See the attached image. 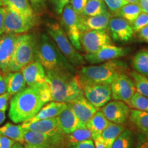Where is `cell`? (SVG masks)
<instances>
[{
	"label": "cell",
	"mask_w": 148,
	"mask_h": 148,
	"mask_svg": "<svg viewBox=\"0 0 148 148\" xmlns=\"http://www.w3.org/2000/svg\"><path fill=\"white\" fill-rule=\"evenodd\" d=\"M11 148H24V147L22 145L21 143H18V142H15Z\"/></svg>",
	"instance_id": "50"
},
{
	"label": "cell",
	"mask_w": 148,
	"mask_h": 148,
	"mask_svg": "<svg viewBox=\"0 0 148 148\" xmlns=\"http://www.w3.org/2000/svg\"><path fill=\"white\" fill-rule=\"evenodd\" d=\"M34 12L40 14L45 10L46 8V0H29Z\"/></svg>",
	"instance_id": "38"
},
{
	"label": "cell",
	"mask_w": 148,
	"mask_h": 148,
	"mask_svg": "<svg viewBox=\"0 0 148 148\" xmlns=\"http://www.w3.org/2000/svg\"><path fill=\"white\" fill-rule=\"evenodd\" d=\"M53 9L58 14L62 13L66 5L69 3L70 0H50Z\"/></svg>",
	"instance_id": "40"
},
{
	"label": "cell",
	"mask_w": 148,
	"mask_h": 148,
	"mask_svg": "<svg viewBox=\"0 0 148 148\" xmlns=\"http://www.w3.org/2000/svg\"><path fill=\"white\" fill-rule=\"evenodd\" d=\"M112 39L117 42H128L134 39V30L130 23L118 16L110 18L108 27Z\"/></svg>",
	"instance_id": "16"
},
{
	"label": "cell",
	"mask_w": 148,
	"mask_h": 148,
	"mask_svg": "<svg viewBox=\"0 0 148 148\" xmlns=\"http://www.w3.org/2000/svg\"><path fill=\"white\" fill-rule=\"evenodd\" d=\"M36 60L42 64L45 71L62 70L76 73L75 67L61 53L54 41L45 34H41L37 40Z\"/></svg>",
	"instance_id": "4"
},
{
	"label": "cell",
	"mask_w": 148,
	"mask_h": 148,
	"mask_svg": "<svg viewBox=\"0 0 148 148\" xmlns=\"http://www.w3.org/2000/svg\"><path fill=\"white\" fill-rule=\"evenodd\" d=\"M5 112H0V125L5 121Z\"/></svg>",
	"instance_id": "49"
},
{
	"label": "cell",
	"mask_w": 148,
	"mask_h": 148,
	"mask_svg": "<svg viewBox=\"0 0 148 148\" xmlns=\"http://www.w3.org/2000/svg\"><path fill=\"white\" fill-rule=\"evenodd\" d=\"M112 14L109 11L93 16H86L79 14V25L80 32L89 30H101L108 27Z\"/></svg>",
	"instance_id": "18"
},
{
	"label": "cell",
	"mask_w": 148,
	"mask_h": 148,
	"mask_svg": "<svg viewBox=\"0 0 148 148\" xmlns=\"http://www.w3.org/2000/svg\"><path fill=\"white\" fill-rule=\"evenodd\" d=\"M66 107H67V103H66L51 101L44 105L42 108L38 111V113L34 116H33L32 119L23 122V123H30L39 121V120L56 117L65 110Z\"/></svg>",
	"instance_id": "21"
},
{
	"label": "cell",
	"mask_w": 148,
	"mask_h": 148,
	"mask_svg": "<svg viewBox=\"0 0 148 148\" xmlns=\"http://www.w3.org/2000/svg\"><path fill=\"white\" fill-rule=\"evenodd\" d=\"M134 71L148 77V49H141L136 53L132 58Z\"/></svg>",
	"instance_id": "28"
},
{
	"label": "cell",
	"mask_w": 148,
	"mask_h": 148,
	"mask_svg": "<svg viewBox=\"0 0 148 148\" xmlns=\"http://www.w3.org/2000/svg\"><path fill=\"white\" fill-rule=\"evenodd\" d=\"M51 101L50 88L47 81L27 86L11 98L9 118L14 123H23L32 119L44 105Z\"/></svg>",
	"instance_id": "1"
},
{
	"label": "cell",
	"mask_w": 148,
	"mask_h": 148,
	"mask_svg": "<svg viewBox=\"0 0 148 148\" xmlns=\"http://www.w3.org/2000/svg\"><path fill=\"white\" fill-rule=\"evenodd\" d=\"M125 127L123 125L116 124V123H110L108 126L103 130L101 136H102L103 140L106 145V148L112 147L114 141L117 138V136L124 130Z\"/></svg>",
	"instance_id": "31"
},
{
	"label": "cell",
	"mask_w": 148,
	"mask_h": 148,
	"mask_svg": "<svg viewBox=\"0 0 148 148\" xmlns=\"http://www.w3.org/2000/svg\"><path fill=\"white\" fill-rule=\"evenodd\" d=\"M21 126L24 130L34 131L51 136L63 134L59 123L58 116L39 120L30 123H22Z\"/></svg>",
	"instance_id": "17"
},
{
	"label": "cell",
	"mask_w": 148,
	"mask_h": 148,
	"mask_svg": "<svg viewBox=\"0 0 148 148\" xmlns=\"http://www.w3.org/2000/svg\"><path fill=\"white\" fill-rule=\"evenodd\" d=\"M58 119L61 130L64 134H70L75 130L86 127L77 119L69 103L65 110L58 116Z\"/></svg>",
	"instance_id": "22"
},
{
	"label": "cell",
	"mask_w": 148,
	"mask_h": 148,
	"mask_svg": "<svg viewBox=\"0 0 148 148\" xmlns=\"http://www.w3.org/2000/svg\"><path fill=\"white\" fill-rule=\"evenodd\" d=\"M130 77L134 81L136 91L148 98V77L134 71L130 72Z\"/></svg>",
	"instance_id": "33"
},
{
	"label": "cell",
	"mask_w": 148,
	"mask_h": 148,
	"mask_svg": "<svg viewBox=\"0 0 148 148\" xmlns=\"http://www.w3.org/2000/svg\"><path fill=\"white\" fill-rule=\"evenodd\" d=\"M18 35L5 33L0 37V70L3 73L16 71L13 58Z\"/></svg>",
	"instance_id": "8"
},
{
	"label": "cell",
	"mask_w": 148,
	"mask_h": 148,
	"mask_svg": "<svg viewBox=\"0 0 148 148\" xmlns=\"http://www.w3.org/2000/svg\"><path fill=\"white\" fill-rule=\"evenodd\" d=\"M3 6V1L2 0H0V7Z\"/></svg>",
	"instance_id": "54"
},
{
	"label": "cell",
	"mask_w": 148,
	"mask_h": 148,
	"mask_svg": "<svg viewBox=\"0 0 148 148\" xmlns=\"http://www.w3.org/2000/svg\"><path fill=\"white\" fill-rule=\"evenodd\" d=\"M61 14V27L73 47L77 50L82 51L79 41L81 32L79 25V14L72 9L69 3L65 5Z\"/></svg>",
	"instance_id": "7"
},
{
	"label": "cell",
	"mask_w": 148,
	"mask_h": 148,
	"mask_svg": "<svg viewBox=\"0 0 148 148\" xmlns=\"http://www.w3.org/2000/svg\"><path fill=\"white\" fill-rule=\"evenodd\" d=\"M12 96L8 92L0 95V112H5L8 108V101L12 98Z\"/></svg>",
	"instance_id": "41"
},
{
	"label": "cell",
	"mask_w": 148,
	"mask_h": 148,
	"mask_svg": "<svg viewBox=\"0 0 148 148\" xmlns=\"http://www.w3.org/2000/svg\"><path fill=\"white\" fill-rule=\"evenodd\" d=\"M138 5L142 12L148 14V0H138Z\"/></svg>",
	"instance_id": "47"
},
{
	"label": "cell",
	"mask_w": 148,
	"mask_h": 148,
	"mask_svg": "<svg viewBox=\"0 0 148 148\" xmlns=\"http://www.w3.org/2000/svg\"><path fill=\"white\" fill-rule=\"evenodd\" d=\"M127 69V64L123 61L108 60L98 65L82 66L76 77L82 88L86 84H110L116 75L126 73Z\"/></svg>",
	"instance_id": "3"
},
{
	"label": "cell",
	"mask_w": 148,
	"mask_h": 148,
	"mask_svg": "<svg viewBox=\"0 0 148 148\" xmlns=\"http://www.w3.org/2000/svg\"><path fill=\"white\" fill-rule=\"evenodd\" d=\"M4 76L6 92L14 96L26 87V83L21 71L3 73Z\"/></svg>",
	"instance_id": "23"
},
{
	"label": "cell",
	"mask_w": 148,
	"mask_h": 148,
	"mask_svg": "<svg viewBox=\"0 0 148 148\" xmlns=\"http://www.w3.org/2000/svg\"><path fill=\"white\" fill-rule=\"evenodd\" d=\"M82 50L86 54H91L99 50L103 46L112 44L110 34L106 29L89 30L81 32L80 38Z\"/></svg>",
	"instance_id": "9"
},
{
	"label": "cell",
	"mask_w": 148,
	"mask_h": 148,
	"mask_svg": "<svg viewBox=\"0 0 148 148\" xmlns=\"http://www.w3.org/2000/svg\"><path fill=\"white\" fill-rule=\"evenodd\" d=\"M132 134L130 130L124 129V130L116 138L111 148H132Z\"/></svg>",
	"instance_id": "34"
},
{
	"label": "cell",
	"mask_w": 148,
	"mask_h": 148,
	"mask_svg": "<svg viewBox=\"0 0 148 148\" xmlns=\"http://www.w3.org/2000/svg\"><path fill=\"white\" fill-rule=\"evenodd\" d=\"M110 123L103 112L101 110H97L86 124V127L91 132L92 139L93 140L98 136H100L103 130Z\"/></svg>",
	"instance_id": "25"
},
{
	"label": "cell",
	"mask_w": 148,
	"mask_h": 148,
	"mask_svg": "<svg viewBox=\"0 0 148 148\" xmlns=\"http://www.w3.org/2000/svg\"><path fill=\"white\" fill-rule=\"evenodd\" d=\"M47 29L51 39L54 41L61 53L72 66L77 67L85 64L86 60L84 56L73 47L60 24L58 23H48Z\"/></svg>",
	"instance_id": "5"
},
{
	"label": "cell",
	"mask_w": 148,
	"mask_h": 148,
	"mask_svg": "<svg viewBox=\"0 0 148 148\" xmlns=\"http://www.w3.org/2000/svg\"><path fill=\"white\" fill-rule=\"evenodd\" d=\"M6 92V86L3 74H0V95Z\"/></svg>",
	"instance_id": "48"
},
{
	"label": "cell",
	"mask_w": 148,
	"mask_h": 148,
	"mask_svg": "<svg viewBox=\"0 0 148 148\" xmlns=\"http://www.w3.org/2000/svg\"><path fill=\"white\" fill-rule=\"evenodd\" d=\"M101 111L111 123L123 125L129 117L130 108L123 101L114 100L108 101L101 107Z\"/></svg>",
	"instance_id": "15"
},
{
	"label": "cell",
	"mask_w": 148,
	"mask_h": 148,
	"mask_svg": "<svg viewBox=\"0 0 148 148\" xmlns=\"http://www.w3.org/2000/svg\"><path fill=\"white\" fill-rule=\"evenodd\" d=\"M45 72L51 101L70 103L84 96L75 74L62 70Z\"/></svg>",
	"instance_id": "2"
},
{
	"label": "cell",
	"mask_w": 148,
	"mask_h": 148,
	"mask_svg": "<svg viewBox=\"0 0 148 148\" xmlns=\"http://www.w3.org/2000/svg\"><path fill=\"white\" fill-rule=\"evenodd\" d=\"M134 32H138L148 25V14L141 12L135 20L130 24Z\"/></svg>",
	"instance_id": "36"
},
{
	"label": "cell",
	"mask_w": 148,
	"mask_h": 148,
	"mask_svg": "<svg viewBox=\"0 0 148 148\" xmlns=\"http://www.w3.org/2000/svg\"><path fill=\"white\" fill-rule=\"evenodd\" d=\"M37 39L33 34H22L18 36L14 53V65L16 71L36 60Z\"/></svg>",
	"instance_id": "6"
},
{
	"label": "cell",
	"mask_w": 148,
	"mask_h": 148,
	"mask_svg": "<svg viewBox=\"0 0 148 148\" xmlns=\"http://www.w3.org/2000/svg\"><path fill=\"white\" fill-rule=\"evenodd\" d=\"M129 118L142 132L148 135V112L133 109L130 110Z\"/></svg>",
	"instance_id": "32"
},
{
	"label": "cell",
	"mask_w": 148,
	"mask_h": 148,
	"mask_svg": "<svg viewBox=\"0 0 148 148\" xmlns=\"http://www.w3.org/2000/svg\"><path fill=\"white\" fill-rule=\"evenodd\" d=\"M6 8L5 7H0V37L5 34L4 21Z\"/></svg>",
	"instance_id": "42"
},
{
	"label": "cell",
	"mask_w": 148,
	"mask_h": 148,
	"mask_svg": "<svg viewBox=\"0 0 148 148\" xmlns=\"http://www.w3.org/2000/svg\"><path fill=\"white\" fill-rule=\"evenodd\" d=\"M69 104L77 119L85 125L92 115L99 110V108L92 105L84 96L79 97Z\"/></svg>",
	"instance_id": "20"
},
{
	"label": "cell",
	"mask_w": 148,
	"mask_h": 148,
	"mask_svg": "<svg viewBox=\"0 0 148 148\" xmlns=\"http://www.w3.org/2000/svg\"><path fill=\"white\" fill-rule=\"evenodd\" d=\"M0 71H1V70H0Z\"/></svg>",
	"instance_id": "55"
},
{
	"label": "cell",
	"mask_w": 148,
	"mask_h": 148,
	"mask_svg": "<svg viewBox=\"0 0 148 148\" xmlns=\"http://www.w3.org/2000/svg\"><path fill=\"white\" fill-rule=\"evenodd\" d=\"M69 148H95V145H94L93 140L92 138L90 139H88L84 141L80 142V143L76 144L75 145L72 146V147Z\"/></svg>",
	"instance_id": "43"
},
{
	"label": "cell",
	"mask_w": 148,
	"mask_h": 148,
	"mask_svg": "<svg viewBox=\"0 0 148 148\" xmlns=\"http://www.w3.org/2000/svg\"><path fill=\"white\" fill-rule=\"evenodd\" d=\"M137 33L138 34V38L142 41H144L148 43V25L138 31Z\"/></svg>",
	"instance_id": "45"
},
{
	"label": "cell",
	"mask_w": 148,
	"mask_h": 148,
	"mask_svg": "<svg viewBox=\"0 0 148 148\" xmlns=\"http://www.w3.org/2000/svg\"><path fill=\"white\" fill-rule=\"evenodd\" d=\"M23 132L21 125L12 124L10 122L0 127V136H4L21 144L24 143Z\"/></svg>",
	"instance_id": "26"
},
{
	"label": "cell",
	"mask_w": 148,
	"mask_h": 148,
	"mask_svg": "<svg viewBox=\"0 0 148 148\" xmlns=\"http://www.w3.org/2000/svg\"><path fill=\"white\" fill-rule=\"evenodd\" d=\"M23 140L24 143L30 144L40 148H66L64 134L51 136L24 130Z\"/></svg>",
	"instance_id": "10"
},
{
	"label": "cell",
	"mask_w": 148,
	"mask_h": 148,
	"mask_svg": "<svg viewBox=\"0 0 148 148\" xmlns=\"http://www.w3.org/2000/svg\"><path fill=\"white\" fill-rule=\"evenodd\" d=\"M138 0H125L127 3H137L138 4Z\"/></svg>",
	"instance_id": "53"
},
{
	"label": "cell",
	"mask_w": 148,
	"mask_h": 148,
	"mask_svg": "<svg viewBox=\"0 0 148 148\" xmlns=\"http://www.w3.org/2000/svg\"><path fill=\"white\" fill-rule=\"evenodd\" d=\"M24 144V148H40L38 147H36V146L30 145V144L28 143H23Z\"/></svg>",
	"instance_id": "51"
},
{
	"label": "cell",
	"mask_w": 148,
	"mask_h": 148,
	"mask_svg": "<svg viewBox=\"0 0 148 148\" xmlns=\"http://www.w3.org/2000/svg\"><path fill=\"white\" fill-rule=\"evenodd\" d=\"M107 9L112 14H116L123 5L127 3L125 0H103Z\"/></svg>",
	"instance_id": "37"
},
{
	"label": "cell",
	"mask_w": 148,
	"mask_h": 148,
	"mask_svg": "<svg viewBox=\"0 0 148 148\" xmlns=\"http://www.w3.org/2000/svg\"><path fill=\"white\" fill-rule=\"evenodd\" d=\"M27 86L42 84L46 81V72L38 61L34 60L20 70Z\"/></svg>",
	"instance_id": "19"
},
{
	"label": "cell",
	"mask_w": 148,
	"mask_h": 148,
	"mask_svg": "<svg viewBox=\"0 0 148 148\" xmlns=\"http://www.w3.org/2000/svg\"><path fill=\"white\" fill-rule=\"evenodd\" d=\"M112 97L114 100L122 101L127 104L136 92V87L132 77L122 73L114 77L110 84Z\"/></svg>",
	"instance_id": "11"
},
{
	"label": "cell",
	"mask_w": 148,
	"mask_h": 148,
	"mask_svg": "<svg viewBox=\"0 0 148 148\" xmlns=\"http://www.w3.org/2000/svg\"><path fill=\"white\" fill-rule=\"evenodd\" d=\"M5 11L4 27L6 34H22L28 32L36 25V18L27 17L9 10Z\"/></svg>",
	"instance_id": "12"
},
{
	"label": "cell",
	"mask_w": 148,
	"mask_h": 148,
	"mask_svg": "<svg viewBox=\"0 0 148 148\" xmlns=\"http://www.w3.org/2000/svg\"><path fill=\"white\" fill-rule=\"evenodd\" d=\"M87 0H70L69 4L77 14H80Z\"/></svg>",
	"instance_id": "39"
},
{
	"label": "cell",
	"mask_w": 148,
	"mask_h": 148,
	"mask_svg": "<svg viewBox=\"0 0 148 148\" xmlns=\"http://www.w3.org/2000/svg\"><path fill=\"white\" fill-rule=\"evenodd\" d=\"M141 12V9L137 3H126L114 16L123 18L131 24Z\"/></svg>",
	"instance_id": "30"
},
{
	"label": "cell",
	"mask_w": 148,
	"mask_h": 148,
	"mask_svg": "<svg viewBox=\"0 0 148 148\" xmlns=\"http://www.w3.org/2000/svg\"><path fill=\"white\" fill-rule=\"evenodd\" d=\"M93 143L95 148H106L105 140H103L101 136H98V137L95 138V139H93Z\"/></svg>",
	"instance_id": "46"
},
{
	"label": "cell",
	"mask_w": 148,
	"mask_h": 148,
	"mask_svg": "<svg viewBox=\"0 0 148 148\" xmlns=\"http://www.w3.org/2000/svg\"><path fill=\"white\" fill-rule=\"evenodd\" d=\"M3 6L27 17L36 18L29 0H2Z\"/></svg>",
	"instance_id": "24"
},
{
	"label": "cell",
	"mask_w": 148,
	"mask_h": 148,
	"mask_svg": "<svg viewBox=\"0 0 148 148\" xmlns=\"http://www.w3.org/2000/svg\"><path fill=\"white\" fill-rule=\"evenodd\" d=\"M130 48L119 47L108 44L101 47L97 52L91 54H84L85 60L90 64H101L108 60H116L127 55Z\"/></svg>",
	"instance_id": "14"
},
{
	"label": "cell",
	"mask_w": 148,
	"mask_h": 148,
	"mask_svg": "<svg viewBox=\"0 0 148 148\" xmlns=\"http://www.w3.org/2000/svg\"><path fill=\"white\" fill-rule=\"evenodd\" d=\"M66 148H69L84 140L92 138L91 132L87 127H81L68 134H64Z\"/></svg>",
	"instance_id": "27"
},
{
	"label": "cell",
	"mask_w": 148,
	"mask_h": 148,
	"mask_svg": "<svg viewBox=\"0 0 148 148\" xmlns=\"http://www.w3.org/2000/svg\"><path fill=\"white\" fill-rule=\"evenodd\" d=\"M108 9L103 0H87L80 15L93 16L100 15L107 12Z\"/></svg>",
	"instance_id": "29"
},
{
	"label": "cell",
	"mask_w": 148,
	"mask_h": 148,
	"mask_svg": "<svg viewBox=\"0 0 148 148\" xmlns=\"http://www.w3.org/2000/svg\"><path fill=\"white\" fill-rule=\"evenodd\" d=\"M82 90L84 97L97 108L106 104L112 97L110 84H86L83 86Z\"/></svg>",
	"instance_id": "13"
},
{
	"label": "cell",
	"mask_w": 148,
	"mask_h": 148,
	"mask_svg": "<svg viewBox=\"0 0 148 148\" xmlns=\"http://www.w3.org/2000/svg\"><path fill=\"white\" fill-rule=\"evenodd\" d=\"M130 108L148 112V98L136 91L127 103Z\"/></svg>",
	"instance_id": "35"
},
{
	"label": "cell",
	"mask_w": 148,
	"mask_h": 148,
	"mask_svg": "<svg viewBox=\"0 0 148 148\" xmlns=\"http://www.w3.org/2000/svg\"><path fill=\"white\" fill-rule=\"evenodd\" d=\"M138 148H148V142H145L142 143Z\"/></svg>",
	"instance_id": "52"
},
{
	"label": "cell",
	"mask_w": 148,
	"mask_h": 148,
	"mask_svg": "<svg viewBox=\"0 0 148 148\" xmlns=\"http://www.w3.org/2000/svg\"><path fill=\"white\" fill-rule=\"evenodd\" d=\"M14 143L15 141L13 140L4 136H0V148H11Z\"/></svg>",
	"instance_id": "44"
}]
</instances>
